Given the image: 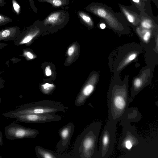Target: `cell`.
I'll return each instance as SVG.
<instances>
[{
    "instance_id": "26",
    "label": "cell",
    "mask_w": 158,
    "mask_h": 158,
    "mask_svg": "<svg viewBox=\"0 0 158 158\" xmlns=\"http://www.w3.org/2000/svg\"><path fill=\"white\" fill-rule=\"evenodd\" d=\"M137 54L135 53L132 54L131 55L128 57L125 63H128L131 61L134 60L136 57Z\"/></svg>"
},
{
    "instance_id": "28",
    "label": "cell",
    "mask_w": 158,
    "mask_h": 158,
    "mask_svg": "<svg viewBox=\"0 0 158 158\" xmlns=\"http://www.w3.org/2000/svg\"><path fill=\"white\" fill-rule=\"evenodd\" d=\"M99 27L102 29H105L106 27V25L104 22H101L99 24Z\"/></svg>"
},
{
    "instance_id": "11",
    "label": "cell",
    "mask_w": 158,
    "mask_h": 158,
    "mask_svg": "<svg viewBox=\"0 0 158 158\" xmlns=\"http://www.w3.org/2000/svg\"><path fill=\"white\" fill-rule=\"evenodd\" d=\"M120 13L124 17L128 24L136 28L139 26L140 22V12L131 5L126 6L119 3Z\"/></svg>"
},
{
    "instance_id": "29",
    "label": "cell",
    "mask_w": 158,
    "mask_h": 158,
    "mask_svg": "<svg viewBox=\"0 0 158 158\" xmlns=\"http://www.w3.org/2000/svg\"><path fill=\"white\" fill-rule=\"evenodd\" d=\"M2 135V132L0 131V146L3 144Z\"/></svg>"
},
{
    "instance_id": "3",
    "label": "cell",
    "mask_w": 158,
    "mask_h": 158,
    "mask_svg": "<svg viewBox=\"0 0 158 158\" xmlns=\"http://www.w3.org/2000/svg\"><path fill=\"white\" fill-rule=\"evenodd\" d=\"M68 108L60 102L44 100L24 104L2 115L7 118H15L17 117L25 114H55L58 112H65Z\"/></svg>"
},
{
    "instance_id": "13",
    "label": "cell",
    "mask_w": 158,
    "mask_h": 158,
    "mask_svg": "<svg viewBox=\"0 0 158 158\" xmlns=\"http://www.w3.org/2000/svg\"><path fill=\"white\" fill-rule=\"evenodd\" d=\"M36 154L38 158H72L73 156L68 154H59L52 150L37 146L35 148Z\"/></svg>"
},
{
    "instance_id": "4",
    "label": "cell",
    "mask_w": 158,
    "mask_h": 158,
    "mask_svg": "<svg viewBox=\"0 0 158 158\" xmlns=\"http://www.w3.org/2000/svg\"><path fill=\"white\" fill-rule=\"evenodd\" d=\"M85 9L113 29L121 31L127 28L128 23L122 14L114 12L111 7L104 3L92 2L88 5Z\"/></svg>"
},
{
    "instance_id": "31",
    "label": "cell",
    "mask_w": 158,
    "mask_h": 158,
    "mask_svg": "<svg viewBox=\"0 0 158 158\" xmlns=\"http://www.w3.org/2000/svg\"><path fill=\"white\" fill-rule=\"evenodd\" d=\"M7 45V44H5L0 42V49L6 46Z\"/></svg>"
},
{
    "instance_id": "1",
    "label": "cell",
    "mask_w": 158,
    "mask_h": 158,
    "mask_svg": "<svg viewBox=\"0 0 158 158\" xmlns=\"http://www.w3.org/2000/svg\"><path fill=\"white\" fill-rule=\"evenodd\" d=\"M118 148L124 153V157L158 158V140H149L140 135L131 123L123 126Z\"/></svg>"
},
{
    "instance_id": "15",
    "label": "cell",
    "mask_w": 158,
    "mask_h": 158,
    "mask_svg": "<svg viewBox=\"0 0 158 158\" xmlns=\"http://www.w3.org/2000/svg\"><path fill=\"white\" fill-rule=\"evenodd\" d=\"M20 32V28L16 26L2 29L0 31V41L13 40L19 36Z\"/></svg>"
},
{
    "instance_id": "8",
    "label": "cell",
    "mask_w": 158,
    "mask_h": 158,
    "mask_svg": "<svg viewBox=\"0 0 158 158\" xmlns=\"http://www.w3.org/2000/svg\"><path fill=\"white\" fill-rule=\"evenodd\" d=\"M70 18L68 11L61 10L54 11L42 21L44 27L48 29H57L63 27L68 23Z\"/></svg>"
},
{
    "instance_id": "2",
    "label": "cell",
    "mask_w": 158,
    "mask_h": 158,
    "mask_svg": "<svg viewBox=\"0 0 158 158\" xmlns=\"http://www.w3.org/2000/svg\"><path fill=\"white\" fill-rule=\"evenodd\" d=\"M101 127V122H94L82 131L73 146L74 158H97L98 142Z\"/></svg>"
},
{
    "instance_id": "9",
    "label": "cell",
    "mask_w": 158,
    "mask_h": 158,
    "mask_svg": "<svg viewBox=\"0 0 158 158\" xmlns=\"http://www.w3.org/2000/svg\"><path fill=\"white\" fill-rule=\"evenodd\" d=\"M16 121L27 123H41L59 121L62 117L58 114L52 113L25 114L17 117Z\"/></svg>"
},
{
    "instance_id": "18",
    "label": "cell",
    "mask_w": 158,
    "mask_h": 158,
    "mask_svg": "<svg viewBox=\"0 0 158 158\" xmlns=\"http://www.w3.org/2000/svg\"><path fill=\"white\" fill-rule=\"evenodd\" d=\"M40 2H46L50 4L54 8H63L68 5L69 0H37Z\"/></svg>"
},
{
    "instance_id": "33",
    "label": "cell",
    "mask_w": 158,
    "mask_h": 158,
    "mask_svg": "<svg viewBox=\"0 0 158 158\" xmlns=\"http://www.w3.org/2000/svg\"><path fill=\"white\" fill-rule=\"evenodd\" d=\"M152 2L156 5L157 8H158V0H152Z\"/></svg>"
},
{
    "instance_id": "12",
    "label": "cell",
    "mask_w": 158,
    "mask_h": 158,
    "mask_svg": "<svg viewBox=\"0 0 158 158\" xmlns=\"http://www.w3.org/2000/svg\"><path fill=\"white\" fill-rule=\"evenodd\" d=\"M44 26L42 21L39 19L35 20L33 23L27 28V29L21 34L19 44H22L28 43L34 38L40 34L42 28Z\"/></svg>"
},
{
    "instance_id": "25",
    "label": "cell",
    "mask_w": 158,
    "mask_h": 158,
    "mask_svg": "<svg viewBox=\"0 0 158 158\" xmlns=\"http://www.w3.org/2000/svg\"><path fill=\"white\" fill-rule=\"evenodd\" d=\"M45 73L46 75L47 76H49L51 75L52 72L50 66L49 65L47 66L45 68Z\"/></svg>"
},
{
    "instance_id": "5",
    "label": "cell",
    "mask_w": 158,
    "mask_h": 158,
    "mask_svg": "<svg viewBox=\"0 0 158 158\" xmlns=\"http://www.w3.org/2000/svg\"><path fill=\"white\" fill-rule=\"evenodd\" d=\"M132 101L126 89L111 91L108 96V120L118 123L122 120Z\"/></svg>"
},
{
    "instance_id": "21",
    "label": "cell",
    "mask_w": 158,
    "mask_h": 158,
    "mask_svg": "<svg viewBox=\"0 0 158 158\" xmlns=\"http://www.w3.org/2000/svg\"><path fill=\"white\" fill-rule=\"evenodd\" d=\"M77 49V46L75 44H73L68 48L67 54L69 58L73 57L76 52Z\"/></svg>"
},
{
    "instance_id": "20",
    "label": "cell",
    "mask_w": 158,
    "mask_h": 158,
    "mask_svg": "<svg viewBox=\"0 0 158 158\" xmlns=\"http://www.w3.org/2000/svg\"><path fill=\"white\" fill-rule=\"evenodd\" d=\"M132 5L136 9L140 12H144L145 3L142 0H129Z\"/></svg>"
},
{
    "instance_id": "27",
    "label": "cell",
    "mask_w": 158,
    "mask_h": 158,
    "mask_svg": "<svg viewBox=\"0 0 158 158\" xmlns=\"http://www.w3.org/2000/svg\"><path fill=\"white\" fill-rule=\"evenodd\" d=\"M24 54L27 57L30 59H33L34 58V56L30 52H25Z\"/></svg>"
},
{
    "instance_id": "23",
    "label": "cell",
    "mask_w": 158,
    "mask_h": 158,
    "mask_svg": "<svg viewBox=\"0 0 158 158\" xmlns=\"http://www.w3.org/2000/svg\"><path fill=\"white\" fill-rule=\"evenodd\" d=\"M12 2L15 11L17 15H19L21 11L20 6L15 0H12Z\"/></svg>"
},
{
    "instance_id": "19",
    "label": "cell",
    "mask_w": 158,
    "mask_h": 158,
    "mask_svg": "<svg viewBox=\"0 0 158 158\" xmlns=\"http://www.w3.org/2000/svg\"><path fill=\"white\" fill-rule=\"evenodd\" d=\"M55 86L54 85L46 83L41 85L40 86V89L44 94L49 95L51 94L53 91Z\"/></svg>"
},
{
    "instance_id": "14",
    "label": "cell",
    "mask_w": 158,
    "mask_h": 158,
    "mask_svg": "<svg viewBox=\"0 0 158 158\" xmlns=\"http://www.w3.org/2000/svg\"><path fill=\"white\" fill-rule=\"evenodd\" d=\"M141 115L138 110L132 107L128 108L123 119L120 121V124L123 127L126 124L131 122H136L141 118Z\"/></svg>"
},
{
    "instance_id": "6",
    "label": "cell",
    "mask_w": 158,
    "mask_h": 158,
    "mask_svg": "<svg viewBox=\"0 0 158 158\" xmlns=\"http://www.w3.org/2000/svg\"><path fill=\"white\" fill-rule=\"evenodd\" d=\"M118 123L108 120L102 131L97 158H108L113 153Z\"/></svg>"
},
{
    "instance_id": "16",
    "label": "cell",
    "mask_w": 158,
    "mask_h": 158,
    "mask_svg": "<svg viewBox=\"0 0 158 158\" xmlns=\"http://www.w3.org/2000/svg\"><path fill=\"white\" fill-rule=\"evenodd\" d=\"M140 15L141 21L139 26L141 28L151 30L157 26L153 19L145 12H140Z\"/></svg>"
},
{
    "instance_id": "22",
    "label": "cell",
    "mask_w": 158,
    "mask_h": 158,
    "mask_svg": "<svg viewBox=\"0 0 158 158\" xmlns=\"http://www.w3.org/2000/svg\"><path fill=\"white\" fill-rule=\"evenodd\" d=\"M12 21V19L10 18L0 14V26L5 25Z\"/></svg>"
},
{
    "instance_id": "34",
    "label": "cell",
    "mask_w": 158,
    "mask_h": 158,
    "mask_svg": "<svg viewBox=\"0 0 158 158\" xmlns=\"http://www.w3.org/2000/svg\"><path fill=\"white\" fill-rule=\"evenodd\" d=\"M1 100H2L1 98L0 97V103L1 102Z\"/></svg>"
},
{
    "instance_id": "24",
    "label": "cell",
    "mask_w": 158,
    "mask_h": 158,
    "mask_svg": "<svg viewBox=\"0 0 158 158\" xmlns=\"http://www.w3.org/2000/svg\"><path fill=\"white\" fill-rule=\"evenodd\" d=\"M30 7L32 10L35 13H37L38 9L35 6L34 0H28Z\"/></svg>"
},
{
    "instance_id": "10",
    "label": "cell",
    "mask_w": 158,
    "mask_h": 158,
    "mask_svg": "<svg viewBox=\"0 0 158 158\" xmlns=\"http://www.w3.org/2000/svg\"><path fill=\"white\" fill-rule=\"evenodd\" d=\"M74 127L73 123L70 122L59 130L60 139L56 146L58 151L64 152L68 148L74 131Z\"/></svg>"
},
{
    "instance_id": "17",
    "label": "cell",
    "mask_w": 158,
    "mask_h": 158,
    "mask_svg": "<svg viewBox=\"0 0 158 158\" xmlns=\"http://www.w3.org/2000/svg\"><path fill=\"white\" fill-rule=\"evenodd\" d=\"M77 15L80 20L87 26L92 27L94 26V22L91 16L88 13L81 10L77 12Z\"/></svg>"
},
{
    "instance_id": "32",
    "label": "cell",
    "mask_w": 158,
    "mask_h": 158,
    "mask_svg": "<svg viewBox=\"0 0 158 158\" xmlns=\"http://www.w3.org/2000/svg\"><path fill=\"white\" fill-rule=\"evenodd\" d=\"M145 3L146 5H151L150 3V0H142Z\"/></svg>"
},
{
    "instance_id": "7",
    "label": "cell",
    "mask_w": 158,
    "mask_h": 158,
    "mask_svg": "<svg viewBox=\"0 0 158 158\" xmlns=\"http://www.w3.org/2000/svg\"><path fill=\"white\" fill-rule=\"evenodd\" d=\"M6 138L11 140L35 138L39 134V131L33 128L26 127L13 122L4 128Z\"/></svg>"
},
{
    "instance_id": "30",
    "label": "cell",
    "mask_w": 158,
    "mask_h": 158,
    "mask_svg": "<svg viewBox=\"0 0 158 158\" xmlns=\"http://www.w3.org/2000/svg\"><path fill=\"white\" fill-rule=\"evenodd\" d=\"M6 0H0V7L5 6Z\"/></svg>"
}]
</instances>
